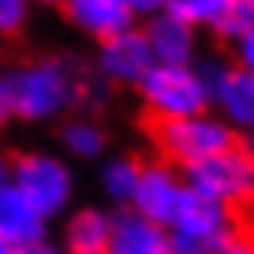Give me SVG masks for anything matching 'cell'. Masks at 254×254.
<instances>
[{"label":"cell","instance_id":"obj_14","mask_svg":"<svg viewBox=\"0 0 254 254\" xmlns=\"http://www.w3.org/2000/svg\"><path fill=\"white\" fill-rule=\"evenodd\" d=\"M109 236H112V224L101 213L86 209L67 228V247H71V254H109Z\"/></svg>","mask_w":254,"mask_h":254},{"label":"cell","instance_id":"obj_20","mask_svg":"<svg viewBox=\"0 0 254 254\" xmlns=\"http://www.w3.org/2000/svg\"><path fill=\"white\" fill-rule=\"evenodd\" d=\"M11 116V97H8V86H4V79H0V127H4V120Z\"/></svg>","mask_w":254,"mask_h":254},{"label":"cell","instance_id":"obj_13","mask_svg":"<svg viewBox=\"0 0 254 254\" xmlns=\"http://www.w3.org/2000/svg\"><path fill=\"white\" fill-rule=\"evenodd\" d=\"M217 101L236 124H254V75L251 71H221Z\"/></svg>","mask_w":254,"mask_h":254},{"label":"cell","instance_id":"obj_6","mask_svg":"<svg viewBox=\"0 0 254 254\" xmlns=\"http://www.w3.org/2000/svg\"><path fill=\"white\" fill-rule=\"evenodd\" d=\"M0 236L8 239L11 247H19V251L41 243V236H45V217H41L11 183L0 187Z\"/></svg>","mask_w":254,"mask_h":254},{"label":"cell","instance_id":"obj_19","mask_svg":"<svg viewBox=\"0 0 254 254\" xmlns=\"http://www.w3.org/2000/svg\"><path fill=\"white\" fill-rule=\"evenodd\" d=\"M239 41H243V64H247V71L254 75V26H251Z\"/></svg>","mask_w":254,"mask_h":254},{"label":"cell","instance_id":"obj_4","mask_svg":"<svg viewBox=\"0 0 254 254\" xmlns=\"http://www.w3.org/2000/svg\"><path fill=\"white\" fill-rule=\"evenodd\" d=\"M8 176H11V187L41 217L56 213L64 206V198H67V187H71V176L64 172L60 161L41 157V153H19V157H11Z\"/></svg>","mask_w":254,"mask_h":254},{"label":"cell","instance_id":"obj_3","mask_svg":"<svg viewBox=\"0 0 254 254\" xmlns=\"http://www.w3.org/2000/svg\"><path fill=\"white\" fill-rule=\"evenodd\" d=\"M187 172H190V190H198V194L221 202V206L254 198V157L243 150V135L236 138L232 150L202 157Z\"/></svg>","mask_w":254,"mask_h":254},{"label":"cell","instance_id":"obj_22","mask_svg":"<svg viewBox=\"0 0 254 254\" xmlns=\"http://www.w3.org/2000/svg\"><path fill=\"white\" fill-rule=\"evenodd\" d=\"M19 254H56L53 247H45V243H34V247H23Z\"/></svg>","mask_w":254,"mask_h":254},{"label":"cell","instance_id":"obj_17","mask_svg":"<svg viewBox=\"0 0 254 254\" xmlns=\"http://www.w3.org/2000/svg\"><path fill=\"white\" fill-rule=\"evenodd\" d=\"M64 142L71 146L75 153H97L105 146V135L101 131H94V127H86V124H75V127H67V131H64Z\"/></svg>","mask_w":254,"mask_h":254},{"label":"cell","instance_id":"obj_9","mask_svg":"<svg viewBox=\"0 0 254 254\" xmlns=\"http://www.w3.org/2000/svg\"><path fill=\"white\" fill-rule=\"evenodd\" d=\"M101 64H105V71H109L112 79L142 82V75L153 67V53H150V45H146L142 34L124 30V34H116V38L105 41Z\"/></svg>","mask_w":254,"mask_h":254},{"label":"cell","instance_id":"obj_21","mask_svg":"<svg viewBox=\"0 0 254 254\" xmlns=\"http://www.w3.org/2000/svg\"><path fill=\"white\" fill-rule=\"evenodd\" d=\"M124 4H127L131 11H153V8H161L165 0H124Z\"/></svg>","mask_w":254,"mask_h":254},{"label":"cell","instance_id":"obj_15","mask_svg":"<svg viewBox=\"0 0 254 254\" xmlns=\"http://www.w3.org/2000/svg\"><path fill=\"white\" fill-rule=\"evenodd\" d=\"M168 15L180 23H221V15L236 4V0H165Z\"/></svg>","mask_w":254,"mask_h":254},{"label":"cell","instance_id":"obj_10","mask_svg":"<svg viewBox=\"0 0 254 254\" xmlns=\"http://www.w3.org/2000/svg\"><path fill=\"white\" fill-rule=\"evenodd\" d=\"M109 251L112 254H172V247H168V236L161 232V224L146 221V217L120 213L109 236Z\"/></svg>","mask_w":254,"mask_h":254},{"label":"cell","instance_id":"obj_11","mask_svg":"<svg viewBox=\"0 0 254 254\" xmlns=\"http://www.w3.org/2000/svg\"><path fill=\"white\" fill-rule=\"evenodd\" d=\"M172 224L176 232L183 236H202V239H217L224 236V213L213 198L198 194V190H180L176 198V213H172Z\"/></svg>","mask_w":254,"mask_h":254},{"label":"cell","instance_id":"obj_12","mask_svg":"<svg viewBox=\"0 0 254 254\" xmlns=\"http://www.w3.org/2000/svg\"><path fill=\"white\" fill-rule=\"evenodd\" d=\"M142 38H146V45H150V53L161 56L168 67H180V64L187 60V53H190V26L180 23V19H172L168 11L153 19Z\"/></svg>","mask_w":254,"mask_h":254},{"label":"cell","instance_id":"obj_8","mask_svg":"<svg viewBox=\"0 0 254 254\" xmlns=\"http://www.w3.org/2000/svg\"><path fill=\"white\" fill-rule=\"evenodd\" d=\"M131 198L138 202V209H142L146 221L165 224V221H172V213H176L180 187H176V180L161 165H142L138 183H135V194H131Z\"/></svg>","mask_w":254,"mask_h":254},{"label":"cell","instance_id":"obj_26","mask_svg":"<svg viewBox=\"0 0 254 254\" xmlns=\"http://www.w3.org/2000/svg\"><path fill=\"white\" fill-rule=\"evenodd\" d=\"M41 4H64V0H41Z\"/></svg>","mask_w":254,"mask_h":254},{"label":"cell","instance_id":"obj_1","mask_svg":"<svg viewBox=\"0 0 254 254\" xmlns=\"http://www.w3.org/2000/svg\"><path fill=\"white\" fill-rule=\"evenodd\" d=\"M138 127L146 131L153 150L161 153V161H165V165H180V168H190V165H198L202 157L232 150L236 138H239L236 131L213 124V120L168 116V112H157V109H150V105H146L142 116H138Z\"/></svg>","mask_w":254,"mask_h":254},{"label":"cell","instance_id":"obj_7","mask_svg":"<svg viewBox=\"0 0 254 254\" xmlns=\"http://www.w3.org/2000/svg\"><path fill=\"white\" fill-rule=\"evenodd\" d=\"M60 8H64L67 19H75L82 30L97 34L101 41L124 34L127 26H131V15H135L124 0H64Z\"/></svg>","mask_w":254,"mask_h":254},{"label":"cell","instance_id":"obj_25","mask_svg":"<svg viewBox=\"0 0 254 254\" xmlns=\"http://www.w3.org/2000/svg\"><path fill=\"white\" fill-rule=\"evenodd\" d=\"M239 8H247V15L254 19V0H239Z\"/></svg>","mask_w":254,"mask_h":254},{"label":"cell","instance_id":"obj_16","mask_svg":"<svg viewBox=\"0 0 254 254\" xmlns=\"http://www.w3.org/2000/svg\"><path fill=\"white\" fill-rule=\"evenodd\" d=\"M138 172H142V157L127 161V165H112L109 172H105V183H109V190L116 198H131V194H135V183H138Z\"/></svg>","mask_w":254,"mask_h":254},{"label":"cell","instance_id":"obj_18","mask_svg":"<svg viewBox=\"0 0 254 254\" xmlns=\"http://www.w3.org/2000/svg\"><path fill=\"white\" fill-rule=\"evenodd\" d=\"M26 23V0H0V38H15Z\"/></svg>","mask_w":254,"mask_h":254},{"label":"cell","instance_id":"obj_2","mask_svg":"<svg viewBox=\"0 0 254 254\" xmlns=\"http://www.w3.org/2000/svg\"><path fill=\"white\" fill-rule=\"evenodd\" d=\"M4 86H8V97H11V116H23V120H45L71 101L67 75H64L60 60L15 67L4 79Z\"/></svg>","mask_w":254,"mask_h":254},{"label":"cell","instance_id":"obj_24","mask_svg":"<svg viewBox=\"0 0 254 254\" xmlns=\"http://www.w3.org/2000/svg\"><path fill=\"white\" fill-rule=\"evenodd\" d=\"M0 254H19V247H11V243H8V239L0 236Z\"/></svg>","mask_w":254,"mask_h":254},{"label":"cell","instance_id":"obj_5","mask_svg":"<svg viewBox=\"0 0 254 254\" xmlns=\"http://www.w3.org/2000/svg\"><path fill=\"white\" fill-rule=\"evenodd\" d=\"M142 94L150 101V109L168 112V116H194L206 109V86L183 67H150L142 75Z\"/></svg>","mask_w":254,"mask_h":254},{"label":"cell","instance_id":"obj_23","mask_svg":"<svg viewBox=\"0 0 254 254\" xmlns=\"http://www.w3.org/2000/svg\"><path fill=\"white\" fill-rule=\"evenodd\" d=\"M11 176H8V161H0V187H8Z\"/></svg>","mask_w":254,"mask_h":254}]
</instances>
